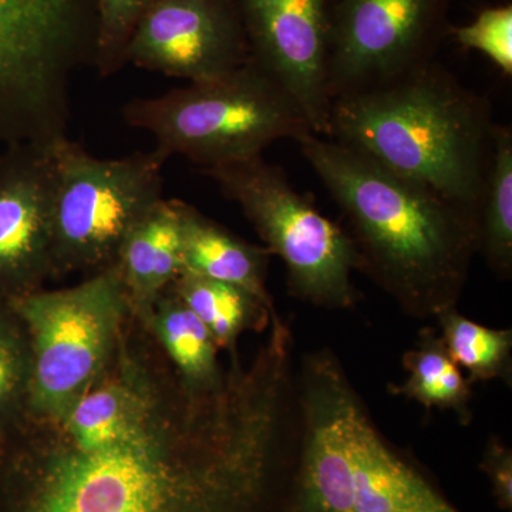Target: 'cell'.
<instances>
[{
	"mask_svg": "<svg viewBox=\"0 0 512 512\" xmlns=\"http://www.w3.org/2000/svg\"><path fill=\"white\" fill-rule=\"evenodd\" d=\"M192 390L157 339L136 403L104 421L73 407L0 440V512H282L296 448L291 326L252 362Z\"/></svg>",
	"mask_w": 512,
	"mask_h": 512,
	"instance_id": "obj_1",
	"label": "cell"
},
{
	"mask_svg": "<svg viewBox=\"0 0 512 512\" xmlns=\"http://www.w3.org/2000/svg\"><path fill=\"white\" fill-rule=\"evenodd\" d=\"M295 141L348 221L359 271L412 318L457 308L477 254L476 215L332 138Z\"/></svg>",
	"mask_w": 512,
	"mask_h": 512,
	"instance_id": "obj_2",
	"label": "cell"
},
{
	"mask_svg": "<svg viewBox=\"0 0 512 512\" xmlns=\"http://www.w3.org/2000/svg\"><path fill=\"white\" fill-rule=\"evenodd\" d=\"M495 126L487 97L434 59L377 89L333 100L328 138L478 218Z\"/></svg>",
	"mask_w": 512,
	"mask_h": 512,
	"instance_id": "obj_3",
	"label": "cell"
},
{
	"mask_svg": "<svg viewBox=\"0 0 512 512\" xmlns=\"http://www.w3.org/2000/svg\"><path fill=\"white\" fill-rule=\"evenodd\" d=\"M298 436L282 512H463L377 429L328 348L296 377Z\"/></svg>",
	"mask_w": 512,
	"mask_h": 512,
	"instance_id": "obj_4",
	"label": "cell"
},
{
	"mask_svg": "<svg viewBox=\"0 0 512 512\" xmlns=\"http://www.w3.org/2000/svg\"><path fill=\"white\" fill-rule=\"evenodd\" d=\"M128 126L153 134L158 150L202 170L262 156L276 141L313 133L298 101L248 60L234 72L123 107Z\"/></svg>",
	"mask_w": 512,
	"mask_h": 512,
	"instance_id": "obj_5",
	"label": "cell"
},
{
	"mask_svg": "<svg viewBox=\"0 0 512 512\" xmlns=\"http://www.w3.org/2000/svg\"><path fill=\"white\" fill-rule=\"evenodd\" d=\"M97 0H0V146L66 137L70 82L96 63Z\"/></svg>",
	"mask_w": 512,
	"mask_h": 512,
	"instance_id": "obj_6",
	"label": "cell"
},
{
	"mask_svg": "<svg viewBox=\"0 0 512 512\" xmlns=\"http://www.w3.org/2000/svg\"><path fill=\"white\" fill-rule=\"evenodd\" d=\"M55 163L53 278L97 274L116 264L128 232L163 200V151L101 160L69 137L52 143Z\"/></svg>",
	"mask_w": 512,
	"mask_h": 512,
	"instance_id": "obj_7",
	"label": "cell"
},
{
	"mask_svg": "<svg viewBox=\"0 0 512 512\" xmlns=\"http://www.w3.org/2000/svg\"><path fill=\"white\" fill-rule=\"evenodd\" d=\"M202 173L237 202L265 248L284 261L289 295L316 308H355L360 293L352 274L359 271V255L348 231L320 214L282 168L256 156Z\"/></svg>",
	"mask_w": 512,
	"mask_h": 512,
	"instance_id": "obj_8",
	"label": "cell"
},
{
	"mask_svg": "<svg viewBox=\"0 0 512 512\" xmlns=\"http://www.w3.org/2000/svg\"><path fill=\"white\" fill-rule=\"evenodd\" d=\"M28 333V416L60 419L109 365L130 306L116 266L72 288H45L9 302Z\"/></svg>",
	"mask_w": 512,
	"mask_h": 512,
	"instance_id": "obj_9",
	"label": "cell"
},
{
	"mask_svg": "<svg viewBox=\"0 0 512 512\" xmlns=\"http://www.w3.org/2000/svg\"><path fill=\"white\" fill-rule=\"evenodd\" d=\"M450 0H332L330 100L369 92L436 59Z\"/></svg>",
	"mask_w": 512,
	"mask_h": 512,
	"instance_id": "obj_10",
	"label": "cell"
},
{
	"mask_svg": "<svg viewBox=\"0 0 512 512\" xmlns=\"http://www.w3.org/2000/svg\"><path fill=\"white\" fill-rule=\"evenodd\" d=\"M248 60L237 0H156L127 49V63L190 83L218 79Z\"/></svg>",
	"mask_w": 512,
	"mask_h": 512,
	"instance_id": "obj_11",
	"label": "cell"
},
{
	"mask_svg": "<svg viewBox=\"0 0 512 512\" xmlns=\"http://www.w3.org/2000/svg\"><path fill=\"white\" fill-rule=\"evenodd\" d=\"M249 59L298 101L313 133L328 137L332 0H237Z\"/></svg>",
	"mask_w": 512,
	"mask_h": 512,
	"instance_id": "obj_12",
	"label": "cell"
},
{
	"mask_svg": "<svg viewBox=\"0 0 512 512\" xmlns=\"http://www.w3.org/2000/svg\"><path fill=\"white\" fill-rule=\"evenodd\" d=\"M52 143L12 144L0 153V302L40 291L53 278Z\"/></svg>",
	"mask_w": 512,
	"mask_h": 512,
	"instance_id": "obj_13",
	"label": "cell"
},
{
	"mask_svg": "<svg viewBox=\"0 0 512 512\" xmlns=\"http://www.w3.org/2000/svg\"><path fill=\"white\" fill-rule=\"evenodd\" d=\"M117 272L130 311L146 320L154 303L183 272L181 225L175 200L158 201L121 244Z\"/></svg>",
	"mask_w": 512,
	"mask_h": 512,
	"instance_id": "obj_14",
	"label": "cell"
},
{
	"mask_svg": "<svg viewBox=\"0 0 512 512\" xmlns=\"http://www.w3.org/2000/svg\"><path fill=\"white\" fill-rule=\"evenodd\" d=\"M175 205L180 215L183 272L239 286L276 312L266 288L271 252L239 238L188 202L175 200Z\"/></svg>",
	"mask_w": 512,
	"mask_h": 512,
	"instance_id": "obj_15",
	"label": "cell"
},
{
	"mask_svg": "<svg viewBox=\"0 0 512 512\" xmlns=\"http://www.w3.org/2000/svg\"><path fill=\"white\" fill-rule=\"evenodd\" d=\"M144 323L190 389L212 392L224 383L227 369L218 360L220 349L210 330L171 286L161 293Z\"/></svg>",
	"mask_w": 512,
	"mask_h": 512,
	"instance_id": "obj_16",
	"label": "cell"
},
{
	"mask_svg": "<svg viewBox=\"0 0 512 512\" xmlns=\"http://www.w3.org/2000/svg\"><path fill=\"white\" fill-rule=\"evenodd\" d=\"M402 363L409 377L402 384L387 386L392 396L413 400L426 412L431 409L451 410L464 426L471 423L473 383L461 373L434 329H421L416 346L404 353Z\"/></svg>",
	"mask_w": 512,
	"mask_h": 512,
	"instance_id": "obj_17",
	"label": "cell"
},
{
	"mask_svg": "<svg viewBox=\"0 0 512 512\" xmlns=\"http://www.w3.org/2000/svg\"><path fill=\"white\" fill-rule=\"evenodd\" d=\"M170 286L210 330L218 349L229 353L237 352L245 332H264L278 316L245 289L204 276L181 272Z\"/></svg>",
	"mask_w": 512,
	"mask_h": 512,
	"instance_id": "obj_18",
	"label": "cell"
},
{
	"mask_svg": "<svg viewBox=\"0 0 512 512\" xmlns=\"http://www.w3.org/2000/svg\"><path fill=\"white\" fill-rule=\"evenodd\" d=\"M477 252L498 278L512 275V130L497 124L477 218Z\"/></svg>",
	"mask_w": 512,
	"mask_h": 512,
	"instance_id": "obj_19",
	"label": "cell"
},
{
	"mask_svg": "<svg viewBox=\"0 0 512 512\" xmlns=\"http://www.w3.org/2000/svg\"><path fill=\"white\" fill-rule=\"evenodd\" d=\"M444 345L471 383L501 379L512 382V330L493 329L461 315L457 308L437 313Z\"/></svg>",
	"mask_w": 512,
	"mask_h": 512,
	"instance_id": "obj_20",
	"label": "cell"
},
{
	"mask_svg": "<svg viewBox=\"0 0 512 512\" xmlns=\"http://www.w3.org/2000/svg\"><path fill=\"white\" fill-rule=\"evenodd\" d=\"M30 377L28 333L12 305L0 302V440L28 416Z\"/></svg>",
	"mask_w": 512,
	"mask_h": 512,
	"instance_id": "obj_21",
	"label": "cell"
},
{
	"mask_svg": "<svg viewBox=\"0 0 512 512\" xmlns=\"http://www.w3.org/2000/svg\"><path fill=\"white\" fill-rule=\"evenodd\" d=\"M156 0H97L99 36L96 67L109 77L127 64V49L138 22Z\"/></svg>",
	"mask_w": 512,
	"mask_h": 512,
	"instance_id": "obj_22",
	"label": "cell"
},
{
	"mask_svg": "<svg viewBox=\"0 0 512 512\" xmlns=\"http://www.w3.org/2000/svg\"><path fill=\"white\" fill-rule=\"evenodd\" d=\"M448 35L461 47L487 56L504 76H512V5L491 6L478 12L470 25L451 26Z\"/></svg>",
	"mask_w": 512,
	"mask_h": 512,
	"instance_id": "obj_23",
	"label": "cell"
},
{
	"mask_svg": "<svg viewBox=\"0 0 512 512\" xmlns=\"http://www.w3.org/2000/svg\"><path fill=\"white\" fill-rule=\"evenodd\" d=\"M480 470L490 483L495 505L512 512V450L500 437L491 436L481 456Z\"/></svg>",
	"mask_w": 512,
	"mask_h": 512,
	"instance_id": "obj_24",
	"label": "cell"
}]
</instances>
